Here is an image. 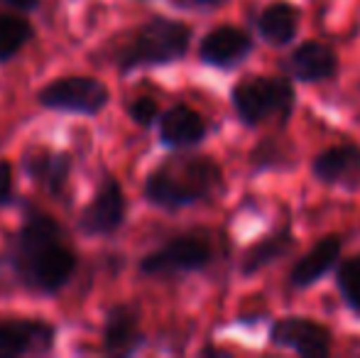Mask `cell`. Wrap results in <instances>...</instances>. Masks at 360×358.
I'll return each mask as SVG.
<instances>
[{"instance_id": "obj_1", "label": "cell", "mask_w": 360, "mask_h": 358, "mask_svg": "<svg viewBox=\"0 0 360 358\" xmlns=\"http://www.w3.org/2000/svg\"><path fill=\"white\" fill-rule=\"evenodd\" d=\"M0 265L22 290L54 297L76 275L79 255L67 243L57 219L22 199V224L5 243Z\"/></svg>"}, {"instance_id": "obj_2", "label": "cell", "mask_w": 360, "mask_h": 358, "mask_svg": "<svg viewBox=\"0 0 360 358\" xmlns=\"http://www.w3.org/2000/svg\"><path fill=\"white\" fill-rule=\"evenodd\" d=\"M223 191V170L209 155L179 153L162 160L145 179L143 196L147 204L165 211L211 201Z\"/></svg>"}, {"instance_id": "obj_3", "label": "cell", "mask_w": 360, "mask_h": 358, "mask_svg": "<svg viewBox=\"0 0 360 358\" xmlns=\"http://www.w3.org/2000/svg\"><path fill=\"white\" fill-rule=\"evenodd\" d=\"M191 44V27L181 20L172 18H150L147 23L135 30L130 42L120 49L115 57L120 74L138 72V69L152 67H169L181 62L189 52Z\"/></svg>"}, {"instance_id": "obj_4", "label": "cell", "mask_w": 360, "mask_h": 358, "mask_svg": "<svg viewBox=\"0 0 360 358\" xmlns=\"http://www.w3.org/2000/svg\"><path fill=\"white\" fill-rule=\"evenodd\" d=\"M231 103L248 128H257L267 120L285 125L294 113L297 91L285 77H248L233 87Z\"/></svg>"}, {"instance_id": "obj_5", "label": "cell", "mask_w": 360, "mask_h": 358, "mask_svg": "<svg viewBox=\"0 0 360 358\" xmlns=\"http://www.w3.org/2000/svg\"><path fill=\"white\" fill-rule=\"evenodd\" d=\"M39 108L54 110V113L69 115H94L103 113L110 103V91L101 79L96 77H59L52 79L47 87H42L34 96Z\"/></svg>"}, {"instance_id": "obj_6", "label": "cell", "mask_w": 360, "mask_h": 358, "mask_svg": "<svg viewBox=\"0 0 360 358\" xmlns=\"http://www.w3.org/2000/svg\"><path fill=\"white\" fill-rule=\"evenodd\" d=\"M214 263V248L199 234H181L169 238L140 260L138 270L145 277H176L201 272Z\"/></svg>"}, {"instance_id": "obj_7", "label": "cell", "mask_w": 360, "mask_h": 358, "mask_svg": "<svg viewBox=\"0 0 360 358\" xmlns=\"http://www.w3.org/2000/svg\"><path fill=\"white\" fill-rule=\"evenodd\" d=\"M128 219V196L113 174L98 181L91 201L79 211L76 229L84 238H110L125 226Z\"/></svg>"}, {"instance_id": "obj_8", "label": "cell", "mask_w": 360, "mask_h": 358, "mask_svg": "<svg viewBox=\"0 0 360 358\" xmlns=\"http://www.w3.org/2000/svg\"><path fill=\"white\" fill-rule=\"evenodd\" d=\"M57 344V326L44 319L10 317L0 319V358H22L52 354Z\"/></svg>"}, {"instance_id": "obj_9", "label": "cell", "mask_w": 360, "mask_h": 358, "mask_svg": "<svg viewBox=\"0 0 360 358\" xmlns=\"http://www.w3.org/2000/svg\"><path fill=\"white\" fill-rule=\"evenodd\" d=\"M74 160L64 150H54L47 145H30L22 153V172L34 186L49 196H62L72 179Z\"/></svg>"}, {"instance_id": "obj_10", "label": "cell", "mask_w": 360, "mask_h": 358, "mask_svg": "<svg viewBox=\"0 0 360 358\" xmlns=\"http://www.w3.org/2000/svg\"><path fill=\"white\" fill-rule=\"evenodd\" d=\"M270 344L304 358H323L331 354V331L307 317H285L270 326Z\"/></svg>"}, {"instance_id": "obj_11", "label": "cell", "mask_w": 360, "mask_h": 358, "mask_svg": "<svg viewBox=\"0 0 360 358\" xmlns=\"http://www.w3.org/2000/svg\"><path fill=\"white\" fill-rule=\"evenodd\" d=\"M145 346V334L140 326V309L130 302H118L108 307L101 329V349L105 356H133Z\"/></svg>"}, {"instance_id": "obj_12", "label": "cell", "mask_w": 360, "mask_h": 358, "mask_svg": "<svg viewBox=\"0 0 360 358\" xmlns=\"http://www.w3.org/2000/svg\"><path fill=\"white\" fill-rule=\"evenodd\" d=\"M157 135L165 148L189 150L204 143V138L209 135V125L204 115L191 106L174 103L157 118Z\"/></svg>"}, {"instance_id": "obj_13", "label": "cell", "mask_w": 360, "mask_h": 358, "mask_svg": "<svg viewBox=\"0 0 360 358\" xmlns=\"http://www.w3.org/2000/svg\"><path fill=\"white\" fill-rule=\"evenodd\" d=\"M252 54V37L240 27L221 25L199 44V59L214 69H236Z\"/></svg>"}, {"instance_id": "obj_14", "label": "cell", "mask_w": 360, "mask_h": 358, "mask_svg": "<svg viewBox=\"0 0 360 358\" xmlns=\"http://www.w3.org/2000/svg\"><path fill=\"white\" fill-rule=\"evenodd\" d=\"M311 172L328 186H343L348 191L360 189V148L353 143L326 148L311 160Z\"/></svg>"}, {"instance_id": "obj_15", "label": "cell", "mask_w": 360, "mask_h": 358, "mask_svg": "<svg viewBox=\"0 0 360 358\" xmlns=\"http://www.w3.org/2000/svg\"><path fill=\"white\" fill-rule=\"evenodd\" d=\"M287 69L294 79H299V82H304V84L328 82V79H333L338 72V54L333 52L331 44L309 39V42L299 44V47L289 54Z\"/></svg>"}, {"instance_id": "obj_16", "label": "cell", "mask_w": 360, "mask_h": 358, "mask_svg": "<svg viewBox=\"0 0 360 358\" xmlns=\"http://www.w3.org/2000/svg\"><path fill=\"white\" fill-rule=\"evenodd\" d=\"M341 250H343L341 236L331 234V236L319 238L316 243H314V248L292 265V270H289V275H287L289 287L304 290V287L316 285V282L338 263Z\"/></svg>"}, {"instance_id": "obj_17", "label": "cell", "mask_w": 360, "mask_h": 358, "mask_svg": "<svg viewBox=\"0 0 360 358\" xmlns=\"http://www.w3.org/2000/svg\"><path fill=\"white\" fill-rule=\"evenodd\" d=\"M299 20H302V13L297 5L287 3V0H275L257 18V32L272 47H287L297 37Z\"/></svg>"}, {"instance_id": "obj_18", "label": "cell", "mask_w": 360, "mask_h": 358, "mask_svg": "<svg viewBox=\"0 0 360 358\" xmlns=\"http://www.w3.org/2000/svg\"><path fill=\"white\" fill-rule=\"evenodd\" d=\"M294 248V234L289 229L275 231V234L265 236L257 243H252L250 248L243 253L240 260V275L252 277L260 270H265L267 265H275L277 260H282L285 255L292 253Z\"/></svg>"}, {"instance_id": "obj_19", "label": "cell", "mask_w": 360, "mask_h": 358, "mask_svg": "<svg viewBox=\"0 0 360 358\" xmlns=\"http://www.w3.org/2000/svg\"><path fill=\"white\" fill-rule=\"evenodd\" d=\"M34 27L20 15L0 13V64H8L32 42Z\"/></svg>"}, {"instance_id": "obj_20", "label": "cell", "mask_w": 360, "mask_h": 358, "mask_svg": "<svg viewBox=\"0 0 360 358\" xmlns=\"http://www.w3.org/2000/svg\"><path fill=\"white\" fill-rule=\"evenodd\" d=\"M336 287L343 297V305L360 314V253L341 263L336 272Z\"/></svg>"}, {"instance_id": "obj_21", "label": "cell", "mask_w": 360, "mask_h": 358, "mask_svg": "<svg viewBox=\"0 0 360 358\" xmlns=\"http://www.w3.org/2000/svg\"><path fill=\"white\" fill-rule=\"evenodd\" d=\"M128 115L140 128H152L157 123V118H160V106L150 96H138V98H133L128 103Z\"/></svg>"}, {"instance_id": "obj_22", "label": "cell", "mask_w": 360, "mask_h": 358, "mask_svg": "<svg viewBox=\"0 0 360 358\" xmlns=\"http://www.w3.org/2000/svg\"><path fill=\"white\" fill-rule=\"evenodd\" d=\"M13 181H15L13 165H10L8 160H0V209H5L8 204H13V199H15Z\"/></svg>"}, {"instance_id": "obj_23", "label": "cell", "mask_w": 360, "mask_h": 358, "mask_svg": "<svg viewBox=\"0 0 360 358\" xmlns=\"http://www.w3.org/2000/svg\"><path fill=\"white\" fill-rule=\"evenodd\" d=\"M0 3L13 10H20V13H32V10H37L39 0H0Z\"/></svg>"}, {"instance_id": "obj_24", "label": "cell", "mask_w": 360, "mask_h": 358, "mask_svg": "<svg viewBox=\"0 0 360 358\" xmlns=\"http://www.w3.org/2000/svg\"><path fill=\"white\" fill-rule=\"evenodd\" d=\"M186 3L196 5V8H218V5L226 3V0H186Z\"/></svg>"}]
</instances>
